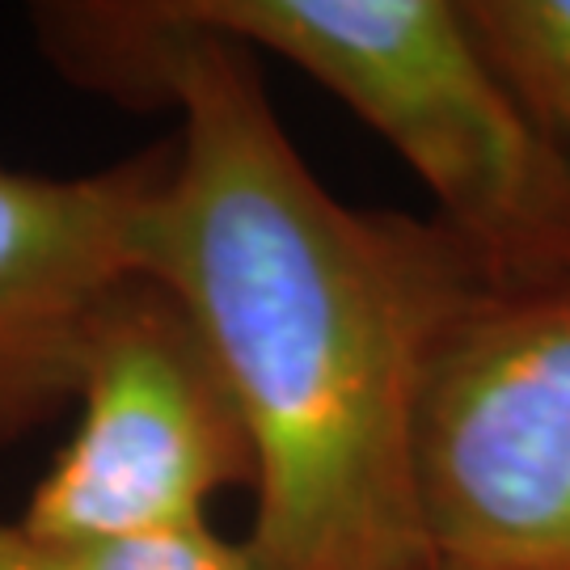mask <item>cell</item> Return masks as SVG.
Returning <instances> with one entry per match:
<instances>
[{
    "label": "cell",
    "instance_id": "1",
    "mask_svg": "<svg viewBox=\"0 0 570 570\" xmlns=\"http://www.w3.org/2000/svg\"><path fill=\"white\" fill-rule=\"evenodd\" d=\"M81 89L178 106L144 275L190 313L254 449L263 570H428L414 419L431 346L482 271L440 220L338 204L275 119L254 51L174 0L35 9Z\"/></svg>",
    "mask_w": 570,
    "mask_h": 570
},
{
    "label": "cell",
    "instance_id": "2",
    "mask_svg": "<svg viewBox=\"0 0 570 570\" xmlns=\"http://www.w3.org/2000/svg\"><path fill=\"white\" fill-rule=\"evenodd\" d=\"M186 21L296 63L423 178L487 279L570 266V148L490 63L461 0H174Z\"/></svg>",
    "mask_w": 570,
    "mask_h": 570
},
{
    "label": "cell",
    "instance_id": "3",
    "mask_svg": "<svg viewBox=\"0 0 570 570\" xmlns=\"http://www.w3.org/2000/svg\"><path fill=\"white\" fill-rule=\"evenodd\" d=\"M414 499L435 562L570 570V266L478 279L431 346Z\"/></svg>",
    "mask_w": 570,
    "mask_h": 570
},
{
    "label": "cell",
    "instance_id": "4",
    "mask_svg": "<svg viewBox=\"0 0 570 570\" xmlns=\"http://www.w3.org/2000/svg\"><path fill=\"white\" fill-rule=\"evenodd\" d=\"M81 419L18 529L42 546L204 520L254 487V449L220 364L174 292L136 275L94 313L77 367Z\"/></svg>",
    "mask_w": 570,
    "mask_h": 570
},
{
    "label": "cell",
    "instance_id": "5",
    "mask_svg": "<svg viewBox=\"0 0 570 570\" xmlns=\"http://www.w3.org/2000/svg\"><path fill=\"white\" fill-rule=\"evenodd\" d=\"M165 165V148L89 178L0 165V440L72 402L94 313L144 275V228Z\"/></svg>",
    "mask_w": 570,
    "mask_h": 570
},
{
    "label": "cell",
    "instance_id": "6",
    "mask_svg": "<svg viewBox=\"0 0 570 570\" xmlns=\"http://www.w3.org/2000/svg\"><path fill=\"white\" fill-rule=\"evenodd\" d=\"M490 63L570 148V0H461Z\"/></svg>",
    "mask_w": 570,
    "mask_h": 570
},
{
    "label": "cell",
    "instance_id": "7",
    "mask_svg": "<svg viewBox=\"0 0 570 570\" xmlns=\"http://www.w3.org/2000/svg\"><path fill=\"white\" fill-rule=\"evenodd\" d=\"M30 546L39 553L42 570H263L245 541L220 537L207 524V515L136 537L68 541V546L30 541Z\"/></svg>",
    "mask_w": 570,
    "mask_h": 570
},
{
    "label": "cell",
    "instance_id": "8",
    "mask_svg": "<svg viewBox=\"0 0 570 570\" xmlns=\"http://www.w3.org/2000/svg\"><path fill=\"white\" fill-rule=\"evenodd\" d=\"M0 570H42L39 553L18 524H0Z\"/></svg>",
    "mask_w": 570,
    "mask_h": 570
},
{
    "label": "cell",
    "instance_id": "9",
    "mask_svg": "<svg viewBox=\"0 0 570 570\" xmlns=\"http://www.w3.org/2000/svg\"><path fill=\"white\" fill-rule=\"evenodd\" d=\"M428 570H461V567H449V562H435V567H428Z\"/></svg>",
    "mask_w": 570,
    "mask_h": 570
}]
</instances>
